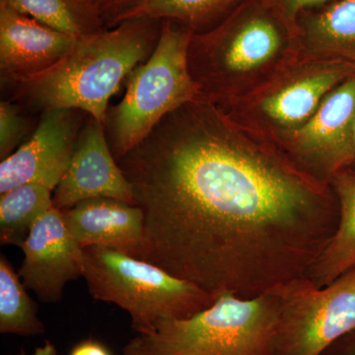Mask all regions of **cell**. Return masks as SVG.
<instances>
[{
    "label": "cell",
    "mask_w": 355,
    "mask_h": 355,
    "mask_svg": "<svg viewBox=\"0 0 355 355\" xmlns=\"http://www.w3.org/2000/svg\"><path fill=\"white\" fill-rule=\"evenodd\" d=\"M77 39L0 4L2 86L51 69L73 48Z\"/></svg>",
    "instance_id": "13"
},
{
    "label": "cell",
    "mask_w": 355,
    "mask_h": 355,
    "mask_svg": "<svg viewBox=\"0 0 355 355\" xmlns=\"http://www.w3.org/2000/svg\"><path fill=\"white\" fill-rule=\"evenodd\" d=\"M298 53L355 67V0H336L298 18Z\"/></svg>",
    "instance_id": "15"
},
{
    "label": "cell",
    "mask_w": 355,
    "mask_h": 355,
    "mask_svg": "<svg viewBox=\"0 0 355 355\" xmlns=\"http://www.w3.org/2000/svg\"><path fill=\"white\" fill-rule=\"evenodd\" d=\"M87 116L74 109L42 112L31 137L0 163V195L27 183L55 191L69 169Z\"/></svg>",
    "instance_id": "10"
},
{
    "label": "cell",
    "mask_w": 355,
    "mask_h": 355,
    "mask_svg": "<svg viewBox=\"0 0 355 355\" xmlns=\"http://www.w3.org/2000/svg\"><path fill=\"white\" fill-rule=\"evenodd\" d=\"M0 4L76 38L107 29L89 0H0Z\"/></svg>",
    "instance_id": "18"
},
{
    "label": "cell",
    "mask_w": 355,
    "mask_h": 355,
    "mask_svg": "<svg viewBox=\"0 0 355 355\" xmlns=\"http://www.w3.org/2000/svg\"><path fill=\"white\" fill-rule=\"evenodd\" d=\"M96 198L135 205L132 186L114 157L104 123L87 116L69 169L53 191V207L69 209Z\"/></svg>",
    "instance_id": "12"
},
{
    "label": "cell",
    "mask_w": 355,
    "mask_h": 355,
    "mask_svg": "<svg viewBox=\"0 0 355 355\" xmlns=\"http://www.w3.org/2000/svg\"><path fill=\"white\" fill-rule=\"evenodd\" d=\"M296 55V30L261 0H244L216 27L191 36L189 69L203 99L225 108Z\"/></svg>",
    "instance_id": "3"
},
{
    "label": "cell",
    "mask_w": 355,
    "mask_h": 355,
    "mask_svg": "<svg viewBox=\"0 0 355 355\" xmlns=\"http://www.w3.org/2000/svg\"><path fill=\"white\" fill-rule=\"evenodd\" d=\"M277 289L244 299L230 292L186 319L161 322L130 340L144 355H277Z\"/></svg>",
    "instance_id": "4"
},
{
    "label": "cell",
    "mask_w": 355,
    "mask_h": 355,
    "mask_svg": "<svg viewBox=\"0 0 355 355\" xmlns=\"http://www.w3.org/2000/svg\"><path fill=\"white\" fill-rule=\"evenodd\" d=\"M83 277L96 300L127 311L139 335L168 319H186L214 304L216 296L188 280L128 254L85 247Z\"/></svg>",
    "instance_id": "6"
},
{
    "label": "cell",
    "mask_w": 355,
    "mask_h": 355,
    "mask_svg": "<svg viewBox=\"0 0 355 355\" xmlns=\"http://www.w3.org/2000/svg\"><path fill=\"white\" fill-rule=\"evenodd\" d=\"M123 354H125V355H144L133 345L132 342L128 343L127 347H125Z\"/></svg>",
    "instance_id": "27"
},
{
    "label": "cell",
    "mask_w": 355,
    "mask_h": 355,
    "mask_svg": "<svg viewBox=\"0 0 355 355\" xmlns=\"http://www.w3.org/2000/svg\"><path fill=\"white\" fill-rule=\"evenodd\" d=\"M46 331L38 307L28 294L18 272L6 256H0V333L39 336Z\"/></svg>",
    "instance_id": "20"
},
{
    "label": "cell",
    "mask_w": 355,
    "mask_h": 355,
    "mask_svg": "<svg viewBox=\"0 0 355 355\" xmlns=\"http://www.w3.org/2000/svg\"><path fill=\"white\" fill-rule=\"evenodd\" d=\"M352 355H355V352H354V354H352Z\"/></svg>",
    "instance_id": "28"
},
{
    "label": "cell",
    "mask_w": 355,
    "mask_h": 355,
    "mask_svg": "<svg viewBox=\"0 0 355 355\" xmlns=\"http://www.w3.org/2000/svg\"><path fill=\"white\" fill-rule=\"evenodd\" d=\"M18 270L26 288L46 303L60 302L67 282L83 277V248L70 234L60 210L53 207L33 226L21 245Z\"/></svg>",
    "instance_id": "11"
},
{
    "label": "cell",
    "mask_w": 355,
    "mask_h": 355,
    "mask_svg": "<svg viewBox=\"0 0 355 355\" xmlns=\"http://www.w3.org/2000/svg\"><path fill=\"white\" fill-rule=\"evenodd\" d=\"M95 7L107 29L116 27L144 0H89Z\"/></svg>",
    "instance_id": "23"
},
{
    "label": "cell",
    "mask_w": 355,
    "mask_h": 355,
    "mask_svg": "<svg viewBox=\"0 0 355 355\" xmlns=\"http://www.w3.org/2000/svg\"><path fill=\"white\" fill-rule=\"evenodd\" d=\"M53 191L43 184H20L0 195V244L21 247L33 226L53 207Z\"/></svg>",
    "instance_id": "17"
},
{
    "label": "cell",
    "mask_w": 355,
    "mask_h": 355,
    "mask_svg": "<svg viewBox=\"0 0 355 355\" xmlns=\"http://www.w3.org/2000/svg\"><path fill=\"white\" fill-rule=\"evenodd\" d=\"M31 123L21 113L20 105L11 101L0 103V159L15 153L31 137Z\"/></svg>",
    "instance_id": "21"
},
{
    "label": "cell",
    "mask_w": 355,
    "mask_h": 355,
    "mask_svg": "<svg viewBox=\"0 0 355 355\" xmlns=\"http://www.w3.org/2000/svg\"><path fill=\"white\" fill-rule=\"evenodd\" d=\"M193 35L179 23L163 21L153 55L128 76L125 96L109 108L104 123L116 162L141 144L166 116L202 98L189 69Z\"/></svg>",
    "instance_id": "5"
},
{
    "label": "cell",
    "mask_w": 355,
    "mask_h": 355,
    "mask_svg": "<svg viewBox=\"0 0 355 355\" xmlns=\"http://www.w3.org/2000/svg\"><path fill=\"white\" fill-rule=\"evenodd\" d=\"M244 0H144L123 19L170 20L189 28L193 34L209 31Z\"/></svg>",
    "instance_id": "19"
},
{
    "label": "cell",
    "mask_w": 355,
    "mask_h": 355,
    "mask_svg": "<svg viewBox=\"0 0 355 355\" xmlns=\"http://www.w3.org/2000/svg\"><path fill=\"white\" fill-rule=\"evenodd\" d=\"M57 354L58 352L55 345L51 343L50 340H46L44 345L37 347L31 354H27L24 350H21L19 354L15 355H57Z\"/></svg>",
    "instance_id": "25"
},
{
    "label": "cell",
    "mask_w": 355,
    "mask_h": 355,
    "mask_svg": "<svg viewBox=\"0 0 355 355\" xmlns=\"http://www.w3.org/2000/svg\"><path fill=\"white\" fill-rule=\"evenodd\" d=\"M144 211L140 260L217 296L309 277L335 233L331 184L200 98L118 161Z\"/></svg>",
    "instance_id": "1"
},
{
    "label": "cell",
    "mask_w": 355,
    "mask_h": 355,
    "mask_svg": "<svg viewBox=\"0 0 355 355\" xmlns=\"http://www.w3.org/2000/svg\"><path fill=\"white\" fill-rule=\"evenodd\" d=\"M277 355H322L355 329V268L329 286L308 277L277 287Z\"/></svg>",
    "instance_id": "8"
},
{
    "label": "cell",
    "mask_w": 355,
    "mask_h": 355,
    "mask_svg": "<svg viewBox=\"0 0 355 355\" xmlns=\"http://www.w3.org/2000/svg\"><path fill=\"white\" fill-rule=\"evenodd\" d=\"M354 65L296 55L258 87L223 109L243 127L279 144L310 120Z\"/></svg>",
    "instance_id": "7"
},
{
    "label": "cell",
    "mask_w": 355,
    "mask_h": 355,
    "mask_svg": "<svg viewBox=\"0 0 355 355\" xmlns=\"http://www.w3.org/2000/svg\"><path fill=\"white\" fill-rule=\"evenodd\" d=\"M282 20L296 30L298 18L307 11L328 6L336 0H261ZM297 32V31H296Z\"/></svg>",
    "instance_id": "22"
},
{
    "label": "cell",
    "mask_w": 355,
    "mask_h": 355,
    "mask_svg": "<svg viewBox=\"0 0 355 355\" xmlns=\"http://www.w3.org/2000/svg\"><path fill=\"white\" fill-rule=\"evenodd\" d=\"M163 21L137 18L77 39L58 64L6 86L33 111L74 109L104 123L112 96L157 46Z\"/></svg>",
    "instance_id": "2"
},
{
    "label": "cell",
    "mask_w": 355,
    "mask_h": 355,
    "mask_svg": "<svg viewBox=\"0 0 355 355\" xmlns=\"http://www.w3.org/2000/svg\"><path fill=\"white\" fill-rule=\"evenodd\" d=\"M60 211L70 234L81 247H99L133 258L141 257L144 216L139 205L96 198Z\"/></svg>",
    "instance_id": "14"
},
{
    "label": "cell",
    "mask_w": 355,
    "mask_h": 355,
    "mask_svg": "<svg viewBox=\"0 0 355 355\" xmlns=\"http://www.w3.org/2000/svg\"><path fill=\"white\" fill-rule=\"evenodd\" d=\"M345 169H355V116L354 128H352V144H350V151L349 162Z\"/></svg>",
    "instance_id": "26"
},
{
    "label": "cell",
    "mask_w": 355,
    "mask_h": 355,
    "mask_svg": "<svg viewBox=\"0 0 355 355\" xmlns=\"http://www.w3.org/2000/svg\"><path fill=\"white\" fill-rule=\"evenodd\" d=\"M355 116V74L324 97L316 113L279 146L301 168L330 183L349 162Z\"/></svg>",
    "instance_id": "9"
},
{
    "label": "cell",
    "mask_w": 355,
    "mask_h": 355,
    "mask_svg": "<svg viewBox=\"0 0 355 355\" xmlns=\"http://www.w3.org/2000/svg\"><path fill=\"white\" fill-rule=\"evenodd\" d=\"M330 184L338 200V222L308 277L318 287L329 286L355 268V169L336 173Z\"/></svg>",
    "instance_id": "16"
},
{
    "label": "cell",
    "mask_w": 355,
    "mask_h": 355,
    "mask_svg": "<svg viewBox=\"0 0 355 355\" xmlns=\"http://www.w3.org/2000/svg\"><path fill=\"white\" fill-rule=\"evenodd\" d=\"M69 355H112L110 350L102 343L93 338L84 340L77 343L69 352Z\"/></svg>",
    "instance_id": "24"
}]
</instances>
